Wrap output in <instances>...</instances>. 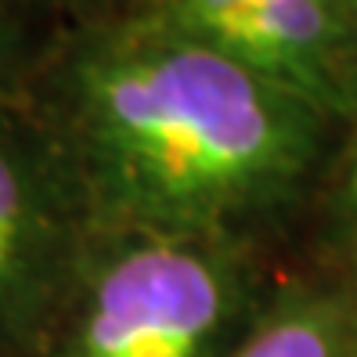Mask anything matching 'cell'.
I'll return each instance as SVG.
<instances>
[{"mask_svg":"<svg viewBox=\"0 0 357 357\" xmlns=\"http://www.w3.org/2000/svg\"><path fill=\"white\" fill-rule=\"evenodd\" d=\"M318 105L162 22L87 44L61 144L91 213L188 242L264 213L303 177Z\"/></svg>","mask_w":357,"mask_h":357,"instance_id":"cell-1","label":"cell"},{"mask_svg":"<svg viewBox=\"0 0 357 357\" xmlns=\"http://www.w3.org/2000/svg\"><path fill=\"white\" fill-rule=\"evenodd\" d=\"M73 292L58 357H206L231 310L213 257L144 235L98 260Z\"/></svg>","mask_w":357,"mask_h":357,"instance_id":"cell-2","label":"cell"},{"mask_svg":"<svg viewBox=\"0 0 357 357\" xmlns=\"http://www.w3.org/2000/svg\"><path fill=\"white\" fill-rule=\"evenodd\" d=\"M83 217L66 144L0 112V357L33 347L76 289Z\"/></svg>","mask_w":357,"mask_h":357,"instance_id":"cell-3","label":"cell"},{"mask_svg":"<svg viewBox=\"0 0 357 357\" xmlns=\"http://www.w3.org/2000/svg\"><path fill=\"white\" fill-rule=\"evenodd\" d=\"M350 0H170L162 26L318 105Z\"/></svg>","mask_w":357,"mask_h":357,"instance_id":"cell-4","label":"cell"},{"mask_svg":"<svg viewBox=\"0 0 357 357\" xmlns=\"http://www.w3.org/2000/svg\"><path fill=\"white\" fill-rule=\"evenodd\" d=\"M231 357H347V328L332 303H289Z\"/></svg>","mask_w":357,"mask_h":357,"instance_id":"cell-5","label":"cell"},{"mask_svg":"<svg viewBox=\"0 0 357 357\" xmlns=\"http://www.w3.org/2000/svg\"><path fill=\"white\" fill-rule=\"evenodd\" d=\"M343 202L347 209L357 213V134L350 141V152H347V170H343Z\"/></svg>","mask_w":357,"mask_h":357,"instance_id":"cell-6","label":"cell"}]
</instances>
